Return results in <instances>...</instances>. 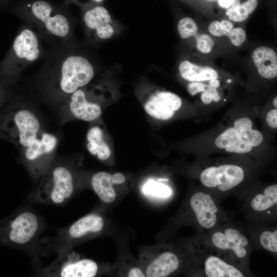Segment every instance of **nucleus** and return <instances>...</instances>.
<instances>
[{
    "label": "nucleus",
    "instance_id": "22",
    "mask_svg": "<svg viewBox=\"0 0 277 277\" xmlns=\"http://www.w3.org/2000/svg\"><path fill=\"white\" fill-rule=\"evenodd\" d=\"M56 144L57 139L54 135L43 133L41 138L36 137L26 148L25 157L28 161L34 163L43 155L51 153L55 148Z\"/></svg>",
    "mask_w": 277,
    "mask_h": 277
},
{
    "label": "nucleus",
    "instance_id": "12",
    "mask_svg": "<svg viewBox=\"0 0 277 277\" xmlns=\"http://www.w3.org/2000/svg\"><path fill=\"white\" fill-rule=\"evenodd\" d=\"M190 204L202 227L209 229L215 225L216 213L218 209L210 195L202 192H196L191 197Z\"/></svg>",
    "mask_w": 277,
    "mask_h": 277
},
{
    "label": "nucleus",
    "instance_id": "2",
    "mask_svg": "<svg viewBox=\"0 0 277 277\" xmlns=\"http://www.w3.org/2000/svg\"><path fill=\"white\" fill-rule=\"evenodd\" d=\"M39 127L37 118L31 111L13 110L0 120V136L19 148H26L37 137Z\"/></svg>",
    "mask_w": 277,
    "mask_h": 277
},
{
    "label": "nucleus",
    "instance_id": "30",
    "mask_svg": "<svg viewBox=\"0 0 277 277\" xmlns=\"http://www.w3.org/2000/svg\"><path fill=\"white\" fill-rule=\"evenodd\" d=\"M266 122L271 128L276 129L277 128V110L276 109L269 111L267 114Z\"/></svg>",
    "mask_w": 277,
    "mask_h": 277
},
{
    "label": "nucleus",
    "instance_id": "23",
    "mask_svg": "<svg viewBox=\"0 0 277 277\" xmlns=\"http://www.w3.org/2000/svg\"><path fill=\"white\" fill-rule=\"evenodd\" d=\"M221 82L219 79L202 82H190L188 84L187 89L191 96L200 93L202 103L209 105L212 102H217L221 100L219 88Z\"/></svg>",
    "mask_w": 277,
    "mask_h": 277
},
{
    "label": "nucleus",
    "instance_id": "18",
    "mask_svg": "<svg viewBox=\"0 0 277 277\" xmlns=\"http://www.w3.org/2000/svg\"><path fill=\"white\" fill-rule=\"evenodd\" d=\"M252 59L259 74L268 80L277 76V54L270 47L260 46L252 52Z\"/></svg>",
    "mask_w": 277,
    "mask_h": 277
},
{
    "label": "nucleus",
    "instance_id": "28",
    "mask_svg": "<svg viewBox=\"0 0 277 277\" xmlns=\"http://www.w3.org/2000/svg\"><path fill=\"white\" fill-rule=\"evenodd\" d=\"M260 242L261 246L266 250L277 252V230L273 232L265 231L260 235Z\"/></svg>",
    "mask_w": 277,
    "mask_h": 277
},
{
    "label": "nucleus",
    "instance_id": "19",
    "mask_svg": "<svg viewBox=\"0 0 277 277\" xmlns=\"http://www.w3.org/2000/svg\"><path fill=\"white\" fill-rule=\"evenodd\" d=\"M179 70L181 77L189 83L207 82L219 77L218 71L213 68L188 60H184L180 63Z\"/></svg>",
    "mask_w": 277,
    "mask_h": 277
},
{
    "label": "nucleus",
    "instance_id": "21",
    "mask_svg": "<svg viewBox=\"0 0 277 277\" xmlns=\"http://www.w3.org/2000/svg\"><path fill=\"white\" fill-rule=\"evenodd\" d=\"M179 266L177 256L171 252H165L154 259L147 266L148 277H165L174 272Z\"/></svg>",
    "mask_w": 277,
    "mask_h": 277
},
{
    "label": "nucleus",
    "instance_id": "15",
    "mask_svg": "<svg viewBox=\"0 0 277 277\" xmlns=\"http://www.w3.org/2000/svg\"><path fill=\"white\" fill-rule=\"evenodd\" d=\"M69 108L76 118L87 122L97 119L102 112L100 105L88 100L86 92L81 88L72 93Z\"/></svg>",
    "mask_w": 277,
    "mask_h": 277
},
{
    "label": "nucleus",
    "instance_id": "34",
    "mask_svg": "<svg viewBox=\"0 0 277 277\" xmlns=\"http://www.w3.org/2000/svg\"><path fill=\"white\" fill-rule=\"evenodd\" d=\"M93 1L95 2H102L103 0H93Z\"/></svg>",
    "mask_w": 277,
    "mask_h": 277
},
{
    "label": "nucleus",
    "instance_id": "11",
    "mask_svg": "<svg viewBox=\"0 0 277 277\" xmlns=\"http://www.w3.org/2000/svg\"><path fill=\"white\" fill-rule=\"evenodd\" d=\"M13 50L22 65L36 61L40 54L39 43L36 34L29 29L23 30L14 41Z\"/></svg>",
    "mask_w": 277,
    "mask_h": 277
},
{
    "label": "nucleus",
    "instance_id": "29",
    "mask_svg": "<svg viewBox=\"0 0 277 277\" xmlns=\"http://www.w3.org/2000/svg\"><path fill=\"white\" fill-rule=\"evenodd\" d=\"M148 189L151 190V192L153 194L160 196H167L168 195V187L163 185V184H159L157 183H151L148 185Z\"/></svg>",
    "mask_w": 277,
    "mask_h": 277
},
{
    "label": "nucleus",
    "instance_id": "7",
    "mask_svg": "<svg viewBox=\"0 0 277 277\" xmlns=\"http://www.w3.org/2000/svg\"><path fill=\"white\" fill-rule=\"evenodd\" d=\"M32 17L50 34L58 37H65L70 31V25L66 17L55 11L53 6L44 0H37L29 6Z\"/></svg>",
    "mask_w": 277,
    "mask_h": 277
},
{
    "label": "nucleus",
    "instance_id": "33",
    "mask_svg": "<svg viewBox=\"0 0 277 277\" xmlns=\"http://www.w3.org/2000/svg\"><path fill=\"white\" fill-rule=\"evenodd\" d=\"M272 103H273V105L274 107L275 108H276V107H277V97H276V96H275L274 97Z\"/></svg>",
    "mask_w": 277,
    "mask_h": 277
},
{
    "label": "nucleus",
    "instance_id": "24",
    "mask_svg": "<svg viewBox=\"0 0 277 277\" xmlns=\"http://www.w3.org/2000/svg\"><path fill=\"white\" fill-rule=\"evenodd\" d=\"M87 140V148L91 154L101 161H105L110 156L111 149L105 141L103 131L100 127L92 126L88 131Z\"/></svg>",
    "mask_w": 277,
    "mask_h": 277
},
{
    "label": "nucleus",
    "instance_id": "5",
    "mask_svg": "<svg viewBox=\"0 0 277 277\" xmlns=\"http://www.w3.org/2000/svg\"><path fill=\"white\" fill-rule=\"evenodd\" d=\"M94 69L85 57L70 55L63 62L60 85L62 90L72 94L88 84L94 76Z\"/></svg>",
    "mask_w": 277,
    "mask_h": 277
},
{
    "label": "nucleus",
    "instance_id": "13",
    "mask_svg": "<svg viewBox=\"0 0 277 277\" xmlns=\"http://www.w3.org/2000/svg\"><path fill=\"white\" fill-rule=\"evenodd\" d=\"M84 22L88 29L101 39L109 38L113 34L111 16L103 7L96 6L86 11L84 15Z\"/></svg>",
    "mask_w": 277,
    "mask_h": 277
},
{
    "label": "nucleus",
    "instance_id": "27",
    "mask_svg": "<svg viewBox=\"0 0 277 277\" xmlns=\"http://www.w3.org/2000/svg\"><path fill=\"white\" fill-rule=\"evenodd\" d=\"M277 203V185H272L266 187L264 194L259 193L251 201V207L256 211L266 210Z\"/></svg>",
    "mask_w": 277,
    "mask_h": 277
},
{
    "label": "nucleus",
    "instance_id": "6",
    "mask_svg": "<svg viewBox=\"0 0 277 277\" xmlns=\"http://www.w3.org/2000/svg\"><path fill=\"white\" fill-rule=\"evenodd\" d=\"M58 252L56 260L43 270V274L61 277H93L96 275L98 267L95 261L88 259L73 260L65 250Z\"/></svg>",
    "mask_w": 277,
    "mask_h": 277
},
{
    "label": "nucleus",
    "instance_id": "4",
    "mask_svg": "<svg viewBox=\"0 0 277 277\" xmlns=\"http://www.w3.org/2000/svg\"><path fill=\"white\" fill-rule=\"evenodd\" d=\"M263 136L259 131L252 129V123L247 117L236 120L233 127H230L220 134L215 141L216 146L227 152L246 153L253 147L260 145Z\"/></svg>",
    "mask_w": 277,
    "mask_h": 277
},
{
    "label": "nucleus",
    "instance_id": "1",
    "mask_svg": "<svg viewBox=\"0 0 277 277\" xmlns=\"http://www.w3.org/2000/svg\"><path fill=\"white\" fill-rule=\"evenodd\" d=\"M73 192L72 173L65 166H58L52 168L44 176L33 198L40 203L60 206L64 204Z\"/></svg>",
    "mask_w": 277,
    "mask_h": 277
},
{
    "label": "nucleus",
    "instance_id": "31",
    "mask_svg": "<svg viewBox=\"0 0 277 277\" xmlns=\"http://www.w3.org/2000/svg\"><path fill=\"white\" fill-rule=\"evenodd\" d=\"M129 277H145L146 275L139 268L134 267L131 269L128 273Z\"/></svg>",
    "mask_w": 277,
    "mask_h": 277
},
{
    "label": "nucleus",
    "instance_id": "20",
    "mask_svg": "<svg viewBox=\"0 0 277 277\" xmlns=\"http://www.w3.org/2000/svg\"><path fill=\"white\" fill-rule=\"evenodd\" d=\"M208 31L213 36H227L235 47L241 46L246 41V33L241 27H235L232 22L227 19L215 20L210 23Z\"/></svg>",
    "mask_w": 277,
    "mask_h": 277
},
{
    "label": "nucleus",
    "instance_id": "32",
    "mask_svg": "<svg viewBox=\"0 0 277 277\" xmlns=\"http://www.w3.org/2000/svg\"><path fill=\"white\" fill-rule=\"evenodd\" d=\"M234 1V0H217V3L220 7L227 9L232 5Z\"/></svg>",
    "mask_w": 277,
    "mask_h": 277
},
{
    "label": "nucleus",
    "instance_id": "14",
    "mask_svg": "<svg viewBox=\"0 0 277 277\" xmlns=\"http://www.w3.org/2000/svg\"><path fill=\"white\" fill-rule=\"evenodd\" d=\"M125 181V176L121 172L110 174L100 171L92 176L91 185L94 192L102 201L111 203L116 197L113 185L123 184Z\"/></svg>",
    "mask_w": 277,
    "mask_h": 277
},
{
    "label": "nucleus",
    "instance_id": "10",
    "mask_svg": "<svg viewBox=\"0 0 277 277\" xmlns=\"http://www.w3.org/2000/svg\"><path fill=\"white\" fill-rule=\"evenodd\" d=\"M182 104V100L177 94L168 91L157 90L149 96L144 104V108L151 117L167 121L173 117Z\"/></svg>",
    "mask_w": 277,
    "mask_h": 277
},
{
    "label": "nucleus",
    "instance_id": "9",
    "mask_svg": "<svg viewBox=\"0 0 277 277\" xmlns=\"http://www.w3.org/2000/svg\"><path fill=\"white\" fill-rule=\"evenodd\" d=\"M244 177L243 169L234 165L210 167L201 174L200 179L206 187H217L221 191H226L240 184Z\"/></svg>",
    "mask_w": 277,
    "mask_h": 277
},
{
    "label": "nucleus",
    "instance_id": "25",
    "mask_svg": "<svg viewBox=\"0 0 277 277\" xmlns=\"http://www.w3.org/2000/svg\"><path fill=\"white\" fill-rule=\"evenodd\" d=\"M205 271L208 277L244 276L235 267L215 256H210L207 259L205 262Z\"/></svg>",
    "mask_w": 277,
    "mask_h": 277
},
{
    "label": "nucleus",
    "instance_id": "35",
    "mask_svg": "<svg viewBox=\"0 0 277 277\" xmlns=\"http://www.w3.org/2000/svg\"><path fill=\"white\" fill-rule=\"evenodd\" d=\"M209 1H213V0H209Z\"/></svg>",
    "mask_w": 277,
    "mask_h": 277
},
{
    "label": "nucleus",
    "instance_id": "16",
    "mask_svg": "<svg viewBox=\"0 0 277 277\" xmlns=\"http://www.w3.org/2000/svg\"><path fill=\"white\" fill-rule=\"evenodd\" d=\"M213 244L221 249H231L236 256L243 258L247 254L246 249L248 242L246 237L235 229L228 228L224 232H216L212 236Z\"/></svg>",
    "mask_w": 277,
    "mask_h": 277
},
{
    "label": "nucleus",
    "instance_id": "8",
    "mask_svg": "<svg viewBox=\"0 0 277 277\" xmlns=\"http://www.w3.org/2000/svg\"><path fill=\"white\" fill-rule=\"evenodd\" d=\"M104 226L103 218L96 214H90L80 218L70 226L60 230L55 240L57 250L67 248L74 241L100 232Z\"/></svg>",
    "mask_w": 277,
    "mask_h": 277
},
{
    "label": "nucleus",
    "instance_id": "17",
    "mask_svg": "<svg viewBox=\"0 0 277 277\" xmlns=\"http://www.w3.org/2000/svg\"><path fill=\"white\" fill-rule=\"evenodd\" d=\"M177 30L183 39H188L192 36L195 38L196 48L201 53H210L214 46L212 38L207 33H199L197 23L189 17L182 18L178 23Z\"/></svg>",
    "mask_w": 277,
    "mask_h": 277
},
{
    "label": "nucleus",
    "instance_id": "26",
    "mask_svg": "<svg viewBox=\"0 0 277 277\" xmlns=\"http://www.w3.org/2000/svg\"><path fill=\"white\" fill-rule=\"evenodd\" d=\"M258 4V0H247L242 4L240 0H234L232 5L226 10V14L232 22H244L254 11Z\"/></svg>",
    "mask_w": 277,
    "mask_h": 277
},
{
    "label": "nucleus",
    "instance_id": "3",
    "mask_svg": "<svg viewBox=\"0 0 277 277\" xmlns=\"http://www.w3.org/2000/svg\"><path fill=\"white\" fill-rule=\"evenodd\" d=\"M39 217L25 210L0 222V244L27 246L35 240L41 228Z\"/></svg>",
    "mask_w": 277,
    "mask_h": 277
}]
</instances>
